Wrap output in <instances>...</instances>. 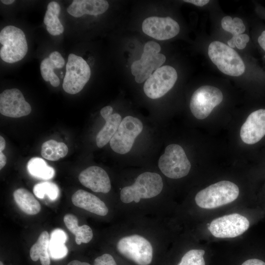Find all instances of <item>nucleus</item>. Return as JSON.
Segmentation results:
<instances>
[{
	"label": "nucleus",
	"mask_w": 265,
	"mask_h": 265,
	"mask_svg": "<svg viewBox=\"0 0 265 265\" xmlns=\"http://www.w3.org/2000/svg\"><path fill=\"white\" fill-rule=\"evenodd\" d=\"M67 265H91L86 262H81L78 260H73L68 264Z\"/></svg>",
	"instance_id": "obj_38"
},
{
	"label": "nucleus",
	"mask_w": 265,
	"mask_h": 265,
	"mask_svg": "<svg viewBox=\"0 0 265 265\" xmlns=\"http://www.w3.org/2000/svg\"><path fill=\"white\" fill-rule=\"evenodd\" d=\"M221 26L224 30L233 34V36L242 34L245 30L243 21L239 18L233 19L230 16H225L221 20Z\"/></svg>",
	"instance_id": "obj_28"
},
{
	"label": "nucleus",
	"mask_w": 265,
	"mask_h": 265,
	"mask_svg": "<svg viewBox=\"0 0 265 265\" xmlns=\"http://www.w3.org/2000/svg\"><path fill=\"white\" fill-rule=\"evenodd\" d=\"M204 254V250H190L183 256L178 265H205Z\"/></svg>",
	"instance_id": "obj_29"
},
{
	"label": "nucleus",
	"mask_w": 265,
	"mask_h": 265,
	"mask_svg": "<svg viewBox=\"0 0 265 265\" xmlns=\"http://www.w3.org/2000/svg\"><path fill=\"white\" fill-rule=\"evenodd\" d=\"M265 135V109H260L252 112L241 127L240 136L247 144L259 141Z\"/></svg>",
	"instance_id": "obj_15"
},
{
	"label": "nucleus",
	"mask_w": 265,
	"mask_h": 265,
	"mask_svg": "<svg viewBox=\"0 0 265 265\" xmlns=\"http://www.w3.org/2000/svg\"><path fill=\"white\" fill-rule=\"evenodd\" d=\"M142 28L146 34L159 40L172 38L180 31L178 23L169 17H148L143 22Z\"/></svg>",
	"instance_id": "obj_14"
},
{
	"label": "nucleus",
	"mask_w": 265,
	"mask_h": 265,
	"mask_svg": "<svg viewBox=\"0 0 265 265\" xmlns=\"http://www.w3.org/2000/svg\"><path fill=\"white\" fill-rule=\"evenodd\" d=\"M0 56L4 62L14 63L26 55L28 46L24 31L14 26H7L0 32Z\"/></svg>",
	"instance_id": "obj_3"
},
{
	"label": "nucleus",
	"mask_w": 265,
	"mask_h": 265,
	"mask_svg": "<svg viewBox=\"0 0 265 265\" xmlns=\"http://www.w3.org/2000/svg\"><path fill=\"white\" fill-rule=\"evenodd\" d=\"M177 80V73L173 67L169 65L161 66L146 80L144 92L151 99L160 98L173 87Z\"/></svg>",
	"instance_id": "obj_11"
},
{
	"label": "nucleus",
	"mask_w": 265,
	"mask_h": 265,
	"mask_svg": "<svg viewBox=\"0 0 265 265\" xmlns=\"http://www.w3.org/2000/svg\"><path fill=\"white\" fill-rule=\"evenodd\" d=\"M49 235L44 231L40 235L38 238L31 247L29 254L33 261L40 260L42 265H50V259L48 253L49 247Z\"/></svg>",
	"instance_id": "obj_24"
},
{
	"label": "nucleus",
	"mask_w": 265,
	"mask_h": 265,
	"mask_svg": "<svg viewBox=\"0 0 265 265\" xmlns=\"http://www.w3.org/2000/svg\"><path fill=\"white\" fill-rule=\"evenodd\" d=\"M29 173L37 178L49 180L53 177L55 171L43 159L34 157L30 159L27 164Z\"/></svg>",
	"instance_id": "obj_25"
},
{
	"label": "nucleus",
	"mask_w": 265,
	"mask_h": 265,
	"mask_svg": "<svg viewBox=\"0 0 265 265\" xmlns=\"http://www.w3.org/2000/svg\"><path fill=\"white\" fill-rule=\"evenodd\" d=\"M94 265H117L113 257L109 254H104L94 261Z\"/></svg>",
	"instance_id": "obj_32"
},
{
	"label": "nucleus",
	"mask_w": 265,
	"mask_h": 265,
	"mask_svg": "<svg viewBox=\"0 0 265 265\" xmlns=\"http://www.w3.org/2000/svg\"><path fill=\"white\" fill-rule=\"evenodd\" d=\"M223 94L217 87L204 85L198 88L191 96L190 109L198 119L207 117L213 109L223 100Z\"/></svg>",
	"instance_id": "obj_10"
},
{
	"label": "nucleus",
	"mask_w": 265,
	"mask_h": 265,
	"mask_svg": "<svg viewBox=\"0 0 265 265\" xmlns=\"http://www.w3.org/2000/svg\"><path fill=\"white\" fill-rule=\"evenodd\" d=\"M15 202L20 209L27 214L34 215L41 210L39 202L33 195L26 189L20 188L13 193Z\"/></svg>",
	"instance_id": "obj_21"
},
{
	"label": "nucleus",
	"mask_w": 265,
	"mask_h": 265,
	"mask_svg": "<svg viewBox=\"0 0 265 265\" xmlns=\"http://www.w3.org/2000/svg\"><path fill=\"white\" fill-rule=\"evenodd\" d=\"M258 40L260 46L265 51V30L262 33Z\"/></svg>",
	"instance_id": "obj_36"
},
{
	"label": "nucleus",
	"mask_w": 265,
	"mask_h": 265,
	"mask_svg": "<svg viewBox=\"0 0 265 265\" xmlns=\"http://www.w3.org/2000/svg\"><path fill=\"white\" fill-rule=\"evenodd\" d=\"M160 51V45L155 42L149 41L145 44L141 58L134 61L131 66L132 73L136 82L140 83L147 80L154 70L164 63L166 57L159 53Z\"/></svg>",
	"instance_id": "obj_7"
},
{
	"label": "nucleus",
	"mask_w": 265,
	"mask_h": 265,
	"mask_svg": "<svg viewBox=\"0 0 265 265\" xmlns=\"http://www.w3.org/2000/svg\"><path fill=\"white\" fill-rule=\"evenodd\" d=\"M0 2L6 5L11 4L15 2L14 0H1Z\"/></svg>",
	"instance_id": "obj_40"
},
{
	"label": "nucleus",
	"mask_w": 265,
	"mask_h": 265,
	"mask_svg": "<svg viewBox=\"0 0 265 265\" xmlns=\"http://www.w3.org/2000/svg\"><path fill=\"white\" fill-rule=\"evenodd\" d=\"M0 265H3V264L2 262H0Z\"/></svg>",
	"instance_id": "obj_41"
},
{
	"label": "nucleus",
	"mask_w": 265,
	"mask_h": 265,
	"mask_svg": "<svg viewBox=\"0 0 265 265\" xmlns=\"http://www.w3.org/2000/svg\"><path fill=\"white\" fill-rule=\"evenodd\" d=\"M119 252L138 265H149L152 261L153 248L144 237L134 235L121 238L117 244Z\"/></svg>",
	"instance_id": "obj_8"
},
{
	"label": "nucleus",
	"mask_w": 265,
	"mask_h": 265,
	"mask_svg": "<svg viewBox=\"0 0 265 265\" xmlns=\"http://www.w3.org/2000/svg\"><path fill=\"white\" fill-rule=\"evenodd\" d=\"M90 76L91 70L86 61L75 54H69L62 84L63 90L70 94L80 92L88 81Z\"/></svg>",
	"instance_id": "obj_6"
},
{
	"label": "nucleus",
	"mask_w": 265,
	"mask_h": 265,
	"mask_svg": "<svg viewBox=\"0 0 265 265\" xmlns=\"http://www.w3.org/2000/svg\"><path fill=\"white\" fill-rule=\"evenodd\" d=\"M64 222L68 230L75 236V241L77 244L88 243L93 238V232L91 228L87 225H78L77 217L72 214H67L63 218Z\"/></svg>",
	"instance_id": "obj_22"
},
{
	"label": "nucleus",
	"mask_w": 265,
	"mask_h": 265,
	"mask_svg": "<svg viewBox=\"0 0 265 265\" xmlns=\"http://www.w3.org/2000/svg\"><path fill=\"white\" fill-rule=\"evenodd\" d=\"M34 195L40 199L47 195L51 200H55L59 195V190L57 186L51 182H42L36 184L33 188Z\"/></svg>",
	"instance_id": "obj_27"
},
{
	"label": "nucleus",
	"mask_w": 265,
	"mask_h": 265,
	"mask_svg": "<svg viewBox=\"0 0 265 265\" xmlns=\"http://www.w3.org/2000/svg\"><path fill=\"white\" fill-rule=\"evenodd\" d=\"M113 108L106 106L102 108L100 113L106 123L96 136V144L99 148H102L110 141L116 132L122 121L121 115L112 113Z\"/></svg>",
	"instance_id": "obj_17"
},
{
	"label": "nucleus",
	"mask_w": 265,
	"mask_h": 265,
	"mask_svg": "<svg viewBox=\"0 0 265 265\" xmlns=\"http://www.w3.org/2000/svg\"><path fill=\"white\" fill-rule=\"evenodd\" d=\"M65 65V60L61 54L55 51L51 53L48 57L44 58L40 64L41 74L46 81H50L53 87H57L60 80L54 73L55 68H61Z\"/></svg>",
	"instance_id": "obj_20"
},
{
	"label": "nucleus",
	"mask_w": 265,
	"mask_h": 265,
	"mask_svg": "<svg viewBox=\"0 0 265 265\" xmlns=\"http://www.w3.org/2000/svg\"><path fill=\"white\" fill-rule=\"evenodd\" d=\"M31 111L30 104L18 89H7L0 93V112L2 115L19 118L27 115Z\"/></svg>",
	"instance_id": "obj_13"
},
{
	"label": "nucleus",
	"mask_w": 265,
	"mask_h": 265,
	"mask_svg": "<svg viewBox=\"0 0 265 265\" xmlns=\"http://www.w3.org/2000/svg\"><path fill=\"white\" fill-rule=\"evenodd\" d=\"M143 128L142 122L137 118L126 116L109 141L111 149L120 154H125L132 149L135 139Z\"/></svg>",
	"instance_id": "obj_9"
},
{
	"label": "nucleus",
	"mask_w": 265,
	"mask_h": 265,
	"mask_svg": "<svg viewBox=\"0 0 265 265\" xmlns=\"http://www.w3.org/2000/svg\"><path fill=\"white\" fill-rule=\"evenodd\" d=\"M6 158L2 152L0 151V169L1 170L6 164Z\"/></svg>",
	"instance_id": "obj_37"
},
{
	"label": "nucleus",
	"mask_w": 265,
	"mask_h": 265,
	"mask_svg": "<svg viewBox=\"0 0 265 265\" xmlns=\"http://www.w3.org/2000/svg\"><path fill=\"white\" fill-rule=\"evenodd\" d=\"M249 41V37L246 34H240L233 36L232 38L229 40L227 43L231 48L236 47L238 49H243Z\"/></svg>",
	"instance_id": "obj_31"
},
{
	"label": "nucleus",
	"mask_w": 265,
	"mask_h": 265,
	"mask_svg": "<svg viewBox=\"0 0 265 265\" xmlns=\"http://www.w3.org/2000/svg\"><path fill=\"white\" fill-rule=\"evenodd\" d=\"M163 184L158 173L145 172L140 174L134 183L123 187L120 191V199L124 203L132 201L138 203L141 199L154 197L161 191Z\"/></svg>",
	"instance_id": "obj_1"
},
{
	"label": "nucleus",
	"mask_w": 265,
	"mask_h": 265,
	"mask_svg": "<svg viewBox=\"0 0 265 265\" xmlns=\"http://www.w3.org/2000/svg\"><path fill=\"white\" fill-rule=\"evenodd\" d=\"M249 224L246 217L234 213L213 219L208 229L216 238H232L244 233L248 229Z\"/></svg>",
	"instance_id": "obj_12"
},
{
	"label": "nucleus",
	"mask_w": 265,
	"mask_h": 265,
	"mask_svg": "<svg viewBox=\"0 0 265 265\" xmlns=\"http://www.w3.org/2000/svg\"><path fill=\"white\" fill-rule=\"evenodd\" d=\"M208 55L217 68L226 75L237 77L244 72V62L237 52L221 42H212L208 47Z\"/></svg>",
	"instance_id": "obj_4"
},
{
	"label": "nucleus",
	"mask_w": 265,
	"mask_h": 265,
	"mask_svg": "<svg viewBox=\"0 0 265 265\" xmlns=\"http://www.w3.org/2000/svg\"><path fill=\"white\" fill-rule=\"evenodd\" d=\"M60 10L58 2L51 1L48 5L44 16V23L46 26L47 30L53 36L59 35L64 31V27L58 18Z\"/></svg>",
	"instance_id": "obj_23"
},
{
	"label": "nucleus",
	"mask_w": 265,
	"mask_h": 265,
	"mask_svg": "<svg viewBox=\"0 0 265 265\" xmlns=\"http://www.w3.org/2000/svg\"><path fill=\"white\" fill-rule=\"evenodd\" d=\"M49 250L52 258L61 259L66 256L68 249L65 243L61 241L50 238Z\"/></svg>",
	"instance_id": "obj_30"
},
{
	"label": "nucleus",
	"mask_w": 265,
	"mask_h": 265,
	"mask_svg": "<svg viewBox=\"0 0 265 265\" xmlns=\"http://www.w3.org/2000/svg\"><path fill=\"white\" fill-rule=\"evenodd\" d=\"M67 235L66 233L60 229H56L53 230L51 235V238L65 242L67 240Z\"/></svg>",
	"instance_id": "obj_33"
},
{
	"label": "nucleus",
	"mask_w": 265,
	"mask_h": 265,
	"mask_svg": "<svg viewBox=\"0 0 265 265\" xmlns=\"http://www.w3.org/2000/svg\"><path fill=\"white\" fill-rule=\"evenodd\" d=\"M108 7V2L105 0H74L67 11L70 15L79 18L84 14L96 16L103 14Z\"/></svg>",
	"instance_id": "obj_19"
},
{
	"label": "nucleus",
	"mask_w": 265,
	"mask_h": 265,
	"mask_svg": "<svg viewBox=\"0 0 265 265\" xmlns=\"http://www.w3.org/2000/svg\"><path fill=\"white\" fill-rule=\"evenodd\" d=\"M184 1L199 6H203L209 2L208 0H185Z\"/></svg>",
	"instance_id": "obj_35"
},
{
	"label": "nucleus",
	"mask_w": 265,
	"mask_h": 265,
	"mask_svg": "<svg viewBox=\"0 0 265 265\" xmlns=\"http://www.w3.org/2000/svg\"><path fill=\"white\" fill-rule=\"evenodd\" d=\"M68 152L67 146L64 143L51 139L43 143L41 154L46 159L56 161L65 157Z\"/></svg>",
	"instance_id": "obj_26"
},
{
	"label": "nucleus",
	"mask_w": 265,
	"mask_h": 265,
	"mask_svg": "<svg viewBox=\"0 0 265 265\" xmlns=\"http://www.w3.org/2000/svg\"><path fill=\"white\" fill-rule=\"evenodd\" d=\"M241 265H265V263L257 259H251L243 262Z\"/></svg>",
	"instance_id": "obj_34"
},
{
	"label": "nucleus",
	"mask_w": 265,
	"mask_h": 265,
	"mask_svg": "<svg viewBox=\"0 0 265 265\" xmlns=\"http://www.w3.org/2000/svg\"><path fill=\"white\" fill-rule=\"evenodd\" d=\"M238 187L233 182L221 181L199 191L196 195V204L206 209H214L235 201L238 196Z\"/></svg>",
	"instance_id": "obj_2"
},
{
	"label": "nucleus",
	"mask_w": 265,
	"mask_h": 265,
	"mask_svg": "<svg viewBox=\"0 0 265 265\" xmlns=\"http://www.w3.org/2000/svg\"><path fill=\"white\" fill-rule=\"evenodd\" d=\"M5 141L4 138L2 136H0V151L2 152L5 147Z\"/></svg>",
	"instance_id": "obj_39"
},
{
	"label": "nucleus",
	"mask_w": 265,
	"mask_h": 265,
	"mask_svg": "<svg viewBox=\"0 0 265 265\" xmlns=\"http://www.w3.org/2000/svg\"><path fill=\"white\" fill-rule=\"evenodd\" d=\"M158 166L165 176L174 179L185 177L191 168L183 148L176 144H170L165 148L164 154L159 159Z\"/></svg>",
	"instance_id": "obj_5"
},
{
	"label": "nucleus",
	"mask_w": 265,
	"mask_h": 265,
	"mask_svg": "<svg viewBox=\"0 0 265 265\" xmlns=\"http://www.w3.org/2000/svg\"><path fill=\"white\" fill-rule=\"evenodd\" d=\"M72 202L75 206L99 215L105 216L108 212L107 207L103 201L82 189H79L73 194Z\"/></svg>",
	"instance_id": "obj_18"
},
{
	"label": "nucleus",
	"mask_w": 265,
	"mask_h": 265,
	"mask_svg": "<svg viewBox=\"0 0 265 265\" xmlns=\"http://www.w3.org/2000/svg\"><path fill=\"white\" fill-rule=\"evenodd\" d=\"M80 183L95 192L108 193L111 189V183L108 174L102 168L92 166L80 172Z\"/></svg>",
	"instance_id": "obj_16"
}]
</instances>
